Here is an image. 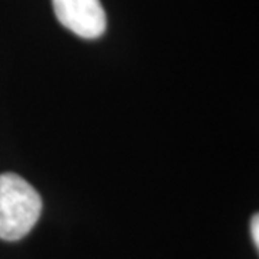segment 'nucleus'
<instances>
[{
	"mask_svg": "<svg viewBox=\"0 0 259 259\" xmlns=\"http://www.w3.org/2000/svg\"><path fill=\"white\" fill-rule=\"evenodd\" d=\"M42 212V199L25 179L0 175V239L15 242L33 229Z\"/></svg>",
	"mask_w": 259,
	"mask_h": 259,
	"instance_id": "nucleus-1",
	"label": "nucleus"
},
{
	"mask_svg": "<svg viewBox=\"0 0 259 259\" xmlns=\"http://www.w3.org/2000/svg\"><path fill=\"white\" fill-rule=\"evenodd\" d=\"M58 20L83 39H97L107 29V16L100 0H52Z\"/></svg>",
	"mask_w": 259,
	"mask_h": 259,
	"instance_id": "nucleus-2",
	"label": "nucleus"
},
{
	"mask_svg": "<svg viewBox=\"0 0 259 259\" xmlns=\"http://www.w3.org/2000/svg\"><path fill=\"white\" fill-rule=\"evenodd\" d=\"M250 235H252V239L255 246H259V218L258 214H255L252 218V222H250Z\"/></svg>",
	"mask_w": 259,
	"mask_h": 259,
	"instance_id": "nucleus-3",
	"label": "nucleus"
}]
</instances>
